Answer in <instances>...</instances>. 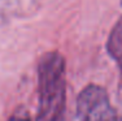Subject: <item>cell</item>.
<instances>
[{
  "instance_id": "6da1fadb",
  "label": "cell",
  "mask_w": 122,
  "mask_h": 121,
  "mask_svg": "<svg viewBox=\"0 0 122 121\" xmlns=\"http://www.w3.org/2000/svg\"><path fill=\"white\" fill-rule=\"evenodd\" d=\"M39 117L43 121H60L65 111V59L56 51L47 52L38 67Z\"/></svg>"
},
{
  "instance_id": "7a4b0ae2",
  "label": "cell",
  "mask_w": 122,
  "mask_h": 121,
  "mask_svg": "<svg viewBox=\"0 0 122 121\" xmlns=\"http://www.w3.org/2000/svg\"><path fill=\"white\" fill-rule=\"evenodd\" d=\"M77 112L81 121H120L107 91L97 85H88L79 94Z\"/></svg>"
},
{
  "instance_id": "5b68a950",
  "label": "cell",
  "mask_w": 122,
  "mask_h": 121,
  "mask_svg": "<svg viewBox=\"0 0 122 121\" xmlns=\"http://www.w3.org/2000/svg\"><path fill=\"white\" fill-rule=\"evenodd\" d=\"M121 4H122V0H121Z\"/></svg>"
},
{
  "instance_id": "277c9868",
  "label": "cell",
  "mask_w": 122,
  "mask_h": 121,
  "mask_svg": "<svg viewBox=\"0 0 122 121\" xmlns=\"http://www.w3.org/2000/svg\"><path fill=\"white\" fill-rule=\"evenodd\" d=\"M8 121H30V117H29V115L26 113L24 109H18L16 113L12 115V117Z\"/></svg>"
},
{
  "instance_id": "3957f363",
  "label": "cell",
  "mask_w": 122,
  "mask_h": 121,
  "mask_svg": "<svg viewBox=\"0 0 122 121\" xmlns=\"http://www.w3.org/2000/svg\"><path fill=\"white\" fill-rule=\"evenodd\" d=\"M107 48H108L109 55L116 60V63L120 65L122 70V18L110 31Z\"/></svg>"
}]
</instances>
